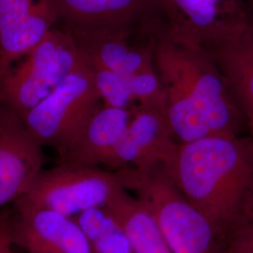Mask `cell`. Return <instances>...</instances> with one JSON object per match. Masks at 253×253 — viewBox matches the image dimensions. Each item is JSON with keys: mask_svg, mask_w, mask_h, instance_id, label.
<instances>
[{"mask_svg": "<svg viewBox=\"0 0 253 253\" xmlns=\"http://www.w3.org/2000/svg\"><path fill=\"white\" fill-rule=\"evenodd\" d=\"M146 30L165 92V117L176 142L239 135L244 118L208 52L167 35L154 17Z\"/></svg>", "mask_w": 253, "mask_h": 253, "instance_id": "6da1fadb", "label": "cell"}, {"mask_svg": "<svg viewBox=\"0 0 253 253\" xmlns=\"http://www.w3.org/2000/svg\"><path fill=\"white\" fill-rule=\"evenodd\" d=\"M165 169L225 242L244 223L253 200L250 137L209 136L178 144Z\"/></svg>", "mask_w": 253, "mask_h": 253, "instance_id": "7a4b0ae2", "label": "cell"}, {"mask_svg": "<svg viewBox=\"0 0 253 253\" xmlns=\"http://www.w3.org/2000/svg\"><path fill=\"white\" fill-rule=\"evenodd\" d=\"M145 204L173 253H221L225 240L176 186L165 166L115 171Z\"/></svg>", "mask_w": 253, "mask_h": 253, "instance_id": "3957f363", "label": "cell"}, {"mask_svg": "<svg viewBox=\"0 0 253 253\" xmlns=\"http://www.w3.org/2000/svg\"><path fill=\"white\" fill-rule=\"evenodd\" d=\"M84 61L73 35L54 27L36 47L0 75V104L23 118Z\"/></svg>", "mask_w": 253, "mask_h": 253, "instance_id": "277c9868", "label": "cell"}, {"mask_svg": "<svg viewBox=\"0 0 253 253\" xmlns=\"http://www.w3.org/2000/svg\"><path fill=\"white\" fill-rule=\"evenodd\" d=\"M124 190L115 171L60 163L42 170L17 201L74 217L92 208H104Z\"/></svg>", "mask_w": 253, "mask_h": 253, "instance_id": "5b68a950", "label": "cell"}, {"mask_svg": "<svg viewBox=\"0 0 253 253\" xmlns=\"http://www.w3.org/2000/svg\"><path fill=\"white\" fill-rule=\"evenodd\" d=\"M101 104L90 69L84 59L80 67L21 119L39 145H50L56 149Z\"/></svg>", "mask_w": 253, "mask_h": 253, "instance_id": "8992f818", "label": "cell"}, {"mask_svg": "<svg viewBox=\"0 0 253 253\" xmlns=\"http://www.w3.org/2000/svg\"><path fill=\"white\" fill-rule=\"evenodd\" d=\"M152 9L167 35L204 49L251 17L250 0H152Z\"/></svg>", "mask_w": 253, "mask_h": 253, "instance_id": "52a82bcc", "label": "cell"}, {"mask_svg": "<svg viewBox=\"0 0 253 253\" xmlns=\"http://www.w3.org/2000/svg\"><path fill=\"white\" fill-rule=\"evenodd\" d=\"M9 214L13 245L28 253H92L87 237L74 217L16 201Z\"/></svg>", "mask_w": 253, "mask_h": 253, "instance_id": "ba28073f", "label": "cell"}, {"mask_svg": "<svg viewBox=\"0 0 253 253\" xmlns=\"http://www.w3.org/2000/svg\"><path fill=\"white\" fill-rule=\"evenodd\" d=\"M177 145L164 113L137 106L124 134L109 155L104 166L113 171L166 166Z\"/></svg>", "mask_w": 253, "mask_h": 253, "instance_id": "9c48e42d", "label": "cell"}, {"mask_svg": "<svg viewBox=\"0 0 253 253\" xmlns=\"http://www.w3.org/2000/svg\"><path fill=\"white\" fill-rule=\"evenodd\" d=\"M42 147L18 115L0 104V208L23 197L43 170Z\"/></svg>", "mask_w": 253, "mask_h": 253, "instance_id": "30bf717a", "label": "cell"}, {"mask_svg": "<svg viewBox=\"0 0 253 253\" xmlns=\"http://www.w3.org/2000/svg\"><path fill=\"white\" fill-rule=\"evenodd\" d=\"M57 21L54 0H0V75L36 47Z\"/></svg>", "mask_w": 253, "mask_h": 253, "instance_id": "8fae6325", "label": "cell"}, {"mask_svg": "<svg viewBox=\"0 0 253 253\" xmlns=\"http://www.w3.org/2000/svg\"><path fill=\"white\" fill-rule=\"evenodd\" d=\"M133 111L134 109L111 107L102 102L73 135L56 148L60 163L87 167L104 166L128 126Z\"/></svg>", "mask_w": 253, "mask_h": 253, "instance_id": "7c38bea8", "label": "cell"}, {"mask_svg": "<svg viewBox=\"0 0 253 253\" xmlns=\"http://www.w3.org/2000/svg\"><path fill=\"white\" fill-rule=\"evenodd\" d=\"M205 50L223 75L253 142V14Z\"/></svg>", "mask_w": 253, "mask_h": 253, "instance_id": "4fadbf2b", "label": "cell"}, {"mask_svg": "<svg viewBox=\"0 0 253 253\" xmlns=\"http://www.w3.org/2000/svg\"><path fill=\"white\" fill-rule=\"evenodd\" d=\"M54 6L70 33L138 29L152 14V0H54Z\"/></svg>", "mask_w": 253, "mask_h": 253, "instance_id": "5bb4252c", "label": "cell"}, {"mask_svg": "<svg viewBox=\"0 0 253 253\" xmlns=\"http://www.w3.org/2000/svg\"><path fill=\"white\" fill-rule=\"evenodd\" d=\"M140 29L141 27L138 29L97 30L71 34L88 63L124 76H132L156 72L149 35L148 42L144 45L134 44L131 42L130 37Z\"/></svg>", "mask_w": 253, "mask_h": 253, "instance_id": "9a60e30c", "label": "cell"}, {"mask_svg": "<svg viewBox=\"0 0 253 253\" xmlns=\"http://www.w3.org/2000/svg\"><path fill=\"white\" fill-rule=\"evenodd\" d=\"M122 227L133 253H173L145 204L125 189L104 207Z\"/></svg>", "mask_w": 253, "mask_h": 253, "instance_id": "2e32d148", "label": "cell"}, {"mask_svg": "<svg viewBox=\"0 0 253 253\" xmlns=\"http://www.w3.org/2000/svg\"><path fill=\"white\" fill-rule=\"evenodd\" d=\"M87 237L92 253H133L122 227L105 208L74 217Z\"/></svg>", "mask_w": 253, "mask_h": 253, "instance_id": "e0dca14e", "label": "cell"}, {"mask_svg": "<svg viewBox=\"0 0 253 253\" xmlns=\"http://www.w3.org/2000/svg\"><path fill=\"white\" fill-rule=\"evenodd\" d=\"M86 63L90 69L95 88L105 105L131 110L137 107L128 76L112 72L105 68L88 63L87 61Z\"/></svg>", "mask_w": 253, "mask_h": 253, "instance_id": "ac0fdd59", "label": "cell"}, {"mask_svg": "<svg viewBox=\"0 0 253 253\" xmlns=\"http://www.w3.org/2000/svg\"><path fill=\"white\" fill-rule=\"evenodd\" d=\"M128 78L137 106L157 109L165 114L166 97L157 72L135 74Z\"/></svg>", "mask_w": 253, "mask_h": 253, "instance_id": "d6986e66", "label": "cell"}, {"mask_svg": "<svg viewBox=\"0 0 253 253\" xmlns=\"http://www.w3.org/2000/svg\"><path fill=\"white\" fill-rule=\"evenodd\" d=\"M221 253H253V220H247L230 235Z\"/></svg>", "mask_w": 253, "mask_h": 253, "instance_id": "ffe728a7", "label": "cell"}, {"mask_svg": "<svg viewBox=\"0 0 253 253\" xmlns=\"http://www.w3.org/2000/svg\"><path fill=\"white\" fill-rule=\"evenodd\" d=\"M14 246L9 233V213L0 217V253H12Z\"/></svg>", "mask_w": 253, "mask_h": 253, "instance_id": "44dd1931", "label": "cell"}, {"mask_svg": "<svg viewBox=\"0 0 253 253\" xmlns=\"http://www.w3.org/2000/svg\"><path fill=\"white\" fill-rule=\"evenodd\" d=\"M247 220H253V203H252V205H251L250 210H249L248 216H247V218H246L245 221H247Z\"/></svg>", "mask_w": 253, "mask_h": 253, "instance_id": "7402d4cb", "label": "cell"}, {"mask_svg": "<svg viewBox=\"0 0 253 253\" xmlns=\"http://www.w3.org/2000/svg\"><path fill=\"white\" fill-rule=\"evenodd\" d=\"M250 10H251V15L253 14V0H250Z\"/></svg>", "mask_w": 253, "mask_h": 253, "instance_id": "603a6c76", "label": "cell"}]
</instances>
